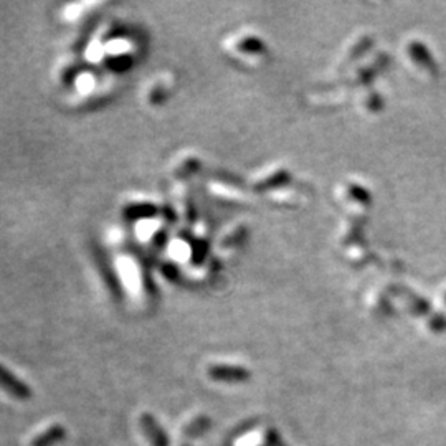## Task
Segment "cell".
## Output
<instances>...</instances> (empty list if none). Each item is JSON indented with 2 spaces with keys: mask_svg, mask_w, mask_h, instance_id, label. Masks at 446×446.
Instances as JSON below:
<instances>
[{
  "mask_svg": "<svg viewBox=\"0 0 446 446\" xmlns=\"http://www.w3.org/2000/svg\"><path fill=\"white\" fill-rule=\"evenodd\" d=\"M210 426H212V420H210L207 415H199L195 416L194 420H190V423L184 426L182 433L184 436H187V438H197V436L204 435Z\"/></svg>",
  "mask_w": 446,
  "mask_h": 446,
  "instance_id": "8992f818",
  "label": "cell"
},
{
  "mask_svg": "<svg viewBox=\"0 0 446 446\" xmlns=\"http://www.w3.org/2000/svg\"><path fill=\"white\" fill-rule=\"evenodd\" d=\"M0 389H4L7 394H11L17 400H30L32 389L27 384L12 374L7 367L0 365Z\"/></svg>",
  "mask_w": 446,
  "mask_h": 446,
  "instance_id": "6da1fadb",
  "label": "cell"
},
{
  "mask_svg": "<svg viewBox=\"0 0 446 446\" xmlns=\"http://www.w3.org/2000/svg\"><path fill=\"white\" fill-rule=\"evenodd\" d=\"M207 374L210 379L218 380V382H242L248 379V370L243 369V367L237 365H225V364H217V365H210Z\"/></svg>",
  "mask_w": 446,
  "mask_h": 446,
  "instance_id": "3957f363",
  "label": "cell"
},
{
  "mask_svg": "<svg viewBox=\"0 0 446 446\" xmlns=\"http://www.w3.org/2000/svg\"><path fill=\"white\" fill-rule=\"evenodd\" d=\"M158 213V207L153 204H131L124 209V215L127 218L137 220V218H147V217H154Z\"/></svg>",
  "mask_w": 446,
  "mask_h": 446,
  "instance_id": "52a82bcc",
  "label": "cell"
},
{
  "mask_svg": "<svg viewBox=\"0 0 446 446\" xmlns=\"http://www.w3.org/2000/svg\"><path fill=\"white\" fill-rule=\"evenodd\" d=\"M66 436V430L61 425H52L43 433H40L37 438L32 440L30 446H53L63 441Z\"/></svg>",
  "mask_w": 446,
  "mask_h": 446,
  "instance_id": "277c9868",
  "label": "cell"
},
{
  "mask_svg": "<svg viewBox=\"0 0 446 446\" xmlns=\"http://www.w3.org/2000/svg\"><path fill=\"white\" fill-rule=\"evenodd\" d=\"M237 446H276V433L271 428H263L240 441Z\"/></svg>",
  "mask_w": 446,
  "mask_h": 446,
  "instance_id": "5b68a950",
  "label": "cell"
},
{
  "mask_svg": "<svg viewBox=\"0 0 446 446\" xmlns=\"http://www.w3.org/2000/svg\"><path fill=\"white\" fill-rule=\"evenodd\" d=\"M139 423H141L142 431H144L146 438L151 441V445L153 446H169L168 433H165V431L160 428L159 421L155 420L153 415L142 413L141 418H139Z\"/></svg>",
  "mask_w": 446,
  "mask_h": 446,
  "instance_id": "7a4b0ae2",
  "label": "cell"
}]
</instances>
